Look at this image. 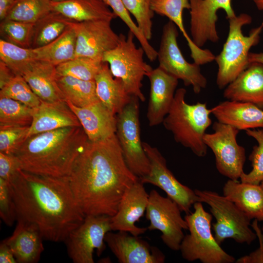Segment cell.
<instances>
[{
	"label": "cell",
	"mask_w": 263,
	"mask_h": 263,
	"mask_svg": "<svg viewBox=\"0 0 263 263\" xmlns=\"http://www.w3.org/2000/svg\"><path fill=\"white\" fill-rule=\"evenodd\" d=\"M138 179L128 167L116 134L99 141L88 140L68 176L85 217L113 216L125 191Z\"/></svg>",
	"instance_id": "cell-1"
},
{
	"label": "cell",
	"mask_w": 263,
	"mask_h": 263,
	"mask_svg": "<svg viewBox=\"0 0 263 263\" xmlns=\"http://www.w3.org/2000/svg\"><path fill=\"white\" fill-rule=\"evenodd\" d=\"M10 184L17 219L36 225L44 240L64 242L85 217L68 177L43 176L21 169Z\"/></svg>",
	"instance_id": "cell-2"
},
{
	"label": "cell",
	"mask_w": 263,
	"mask_h": 263,
	"mask_svg": "<svg viewBox=\"0 0 263 263\" xmlns=\"http://www.w3.org/2000/svg\"><path fill=\"white\" fill-rule=\"evenodd\" d=\"M88 140L81 126L60 128L28 137L15 155L24 171L43 176L68 177Z\"/></svg>",
	"instance_id": "cell-3"
},
{
	"label": "cell",
	"mask_w": 263,
	"mask_h": 263,
	"mask_svg": "<svg viewBox=\"0 0 263 263\" xmlns=\"http://www.w3.org/2000/svg\"><path fill=\"white\" fill-rule=\"evenodd\" d=\"M186 93V90L183 88L176 90L170 109L162 123L165 128L171 132L177 143L190 149L197 156L204 157L207 147L204 137L212 123L211 110L206 103H187Z\"/></svg>",
	"instance_id": "cell-4"
},
{
	"label": "cell",
	"mask_w": 263,
	"mask_h": 263,
	"mask_svg": "<svg viewBox=\"0 0 263 263\" xmlns=\"http://www.w3.org/2000/svg\"><path fill=\"white\" fill-rule=\"evenodd\" d=\"M228 20L226 40L214 60L218 66L216 84L220 89L225 88L248 66L249 50L258 44L263 30L262 22L252 29L248 36L243 34V27L252 21V17L246 13H241Z\"/></svg>",
	"instance_id": "cell-5"
},
{
	"label": "cell",
	"mask_w": 263,
	"mask_h": 263,
	"mask_svg": "<svg viewBox=\"0 0 263 263\" xmlns=\"http://www.w3.org/2000/svg\"><path fill=\"white\" fill-rule=\"evenodd\" d=\"M194 211L186 214L189 233L185 235L179 250L182 257L188 262L199 260L203 263H233L235 258L220 246L211 229L212 216L207 212L202 202L193 205Z\"/></svg>",
	"instance_id": "cell-6"
},
{
	"label": "cell",
	"mask_w": 263,
	"mask_h": 263,
	"mask_svg": "<svg viewBox=\"0 0 263 263\" xmlns=\"http://www.w3.org/2000/svg\"><path fill=\"white\" fill-rule=\"evenodd\" d=\"M134 37L130 30L127 36L120 34L117 45L104 54L102 61L108 64L113 77L122 81L131 95L144 102L145 97L141 90L142 81L152 68L144 61L145 51L141 46L137 47Z\"/></svg>",
	"instance_id": "cell-7"
},
{
	"label": "cell",
	"mask_w": 263,
	"mask_h": 263,
	"mask_svg": "<svg viewBox=\"0 0 263 263\" xmlns=\"http://www.w3.org/2000/svg\"><path fill=\"white\" fill-rule=\"evenodd\" d=\"M199 201L207 204L216 219L212 224L214 238L221 244L231 238L236 242L251 244L257 236L251 229L250 219L233 202L224 195L207 190H194Z\"/></svg>",
	"instance_id": "cell-8"
},
{
	"label": "cell",
	"mask_w": 263,
	"mask_h": 263,
	"mask_svg": "<svg viewBox=\"0 0 263 263\" xmlns=\"http://www.w3.org/2000/svg\"><path fill=\"white\" fill-rule=\"evenodd\" d=\"M139 101L132 96L131 101L116 114L115 134L128 167L141 178L149 173L150 163L141 140Z\"/></svg>",
	"instance_id": "cell-9"
},
{
	"label": "cell",
	"mask_w": 263,
	"mask_h": 263,
	"mask_svg": "<svg viewBox=\"0 0 263 263\" xmlns=\"http://www.w3.org/2000/svg\"><path fill=\"white\" fill-rule=\"evenodd\" d=\"M178 36V28L173 22L169 20L164 25L157 51L159 67L182 80L185 86H191L194 93L198 94L206 88L207 79L202 74L200 65L189 63L185 58L177 43Z\"/></svg>",
	"instance_id": "cell-10"
},
{
	"label": "cell",
	"mask_w": 263,
	"mask_h": 263,
	"mask_svg": "<svg viewBox=\"0 0 263 263\" xmlns=\"http://www.w3.org/2000/svg\"><path fill=\"white\" fill-rule=\"evenodd\" d=\"M213 132L206 133L204 141L212 151L219 172L233 180H238L244 172L245 150L238 144L237 136L239 130L216 121L213 124Z\"/></svg>",
	"instance_id": "cell-11"
},
{
	"label": "cell",
	"mask_w": 263,
	"mask_h": 263,
	"mask_svg": "<svg viewBox=\"0 0 263 263\" xmlns=\"http://www.w3.org/2000/svg\"><path fill=\"white\" fill-rule=\"evenodd\" d=\"M149 194L146 210V218L150 221L148 229L159 230L163 242L170 249L179 250L185 236L183 230H188L180 208L169 197L162 196L155 189H152Z\"/></svg>",
	"instance_id": "cell-12"
},
{
	"label": "cell",
	"mask_w": 263,
	"mask_h": 263,
	"mask_svg": "<svg viewBox=\"0 0 263 263\" xmlns=\"http://www.w3.org/2000/svg\"><path fill=\"white\" fill-rule=\"evenodd\" d=\"M111 217L87 216L64 242L69 258L75 263H94L93 254L100 256L106 248L105 237L111 228Z\"/></svg>",
	"instance_id": "cell-13"
},
{
	"label": "cell",
	"mask_w": 263,
	"mask_h": 263,
	"mask_svg": "<svg viewBox=\"0 0 263 263\" xmlns=\"http://www.w3.org/2000/svg\"><path fill=\"white\" fill-rule=\"evenodd\" d=\"M143 146L149 159L150 170L147 175L139 178L140 181L144 184L158 187L178 205L181 211L186 214L190 213L193 204L200 202L194 190L175 178L168 169L166 159L157 148L145 142H143Z\"/></svg>",
	"instance_id": "cell-14"
},
{
	"label": "cell",
	"mask_w": 263,
	"mask_h": 263,
	"mask_svg": "<svg viewBox=\"0 0 263 263\" xmlns=\"http://www.w3.org/2000/svg\"><path fill=\"white\" fill-rule=\"evenodd\" d=\"M191 38L200 48L208 41L217 42L219 36L216 28L217 11L223 10L227 19L236 16L231 0H189Z\"/></svg>",
	"instance_id": "cell-15"
},
{
	"label": "cell",
	"mask_w": 263,
	"mask_h": 263,
	"mask_svg": "<svg viewBox=\"0 0 263 263\" xmlns=\"http://www.w3.org/2000/svg\"><path fill=\"white\" fill-rule=\"evenodd\" d=\"M111 22L106 20L73 21L76 38L75 57L102 60L104 54L115 47L119 39V35L113 31Z\"/></svg>",
	"instance_id": "cell-16"
},
{
	"label": "cell",
	"mask_w": 263,
	"mask_h": 263,
	"mask_svg": "<svg viewBox=\"0 0 263 263\" xmlns=\"http://www.w3.org/2000/svg\"><path fill=\"white\" fill-rule=\"evenodd\" d=\"M149 196L139 178L125 191L116 213L111 217V230L125 231L136 236L144 234L147 227H139L135 224L144 215Z\"/></svg>",
	"instance_id": "cell-17"
},
{
	"label": "cell",
	"mask_w": 263,
	"mask_h": 263,
	"mask_svg": "<svg viewBox=\"0 0 263 263\" xmlns=\"http://www.w3.org/2000/svg\"><path fill=\"white\" fill-rule=\"evenodd\" d=\"M105 242L120 263H163L166 257L157 247L125 231L107 232Z\"/></svg>",
	"instance_id": "cell-18"
},
{
	"label": "cell",
	"mask_w": 263,
	"mask_h": 263,
	"mask_svg": "<svg viewBox=\"0 0 263 263\" xmlns=\"http://www.w3.org/2000/svg\"><path fill=\"white\" fill-rule=\"evenodd\" d=\"M150 92L147 117L150 127L158 125L168 114L174 99L178 79L159 66L148 75Z\"/></svg>",
	"instance_id": "cell-19"
},
{
	"label": "cell",
	"mask_w": 263,
	"mask_h": 263,
	"mask_svg": "<svg viewBox=\"0 0 263 263\" xmlns=\"http://www.w3.org/2000/svg\"><path fill=\"white\" fill-rule=\"evenodd\" d=\"M66 102L77 116L89 141H99L115 134L116 115L99 101L84 107Z\"/></svg>",
	"instance_id": "cell-20"
},
{
	"label": "cell",
	"mask_w": 263,
	"mask_h": 263,
	"mask_svg": "<svg viewBox=\"0 0 263 263\" xmlns=\"http://www.w3.org/2000/svg\"><path fill=\"white\" fill-rule=\"evenodd\" d=\"M223 95L227 100L250 103L263 110V64L250 63L225 88Z\"/></svg>",
	"instance_id": "cell-21"
},
{
	"label": "cell",
	"mask_w": 263,
	"mask_h": 263,
	"mask_svg": "<svg viewBox=\"0 0 263 263\" xmlns=\"http://www.w3.org/2000/svg\"><path fill=\"white\" fill-rule=\"evenodd\" d=\"M43 240L36 225L17 219L13 234L3 240L12 249L17 263H36L44 250Z\"/></svg>",
	"instance_id": "cell-22"
},
{
	"label": "cell",
	"mask_w": 263,
	"mask_h": 263,
	"mask_svg": "<svg viewBox=\"0 0 263 263\" xmlns=\"http://www.w3.org/2000/svg\"><path fill=\"white\" fill-rule=\"evenodd\" d=\"M210 110L217 121L239 131L263 128V110L252 103L227 100Z\"/></svg>",
	"instance_id": "cell-23"
},
{
	"label": "cell",
	"mask_w": 263,
	"mask_h": 263,
	"mask_svg": "<svg viewBox=\"0 0 263 263\" xmlns=\"http://www.w3.org/2000/svg\"><path fill=\"white\" fill-rule=\"evenodd\" d=\"M81 126L73 111L65 101H41L34 109L28 137L37 134L68 127Z\"/></svg>",
	"instance_id": "cell-24"
},
{
	"label": "cell",
	"mask_w": 263,
	"mask_h": 263,
	"mask_svg": "<svg viewBox=\"0 0 263 263\" xmlns=\"http://www.w3.org/2000/svg\"><path fill=\"white\" fill-rule=\"evenodd\" d=\"M56 67L45 62L34 60L21 74L33 92L42 101L56 102L65 101L56 83Z\"/></svg>",
	"instance_id": "cell-25"
},
{
	"label": "cell",
	"mask_w": 263,
	"mask_h": 263,
	"mask_svg": "<svg viewBox=\"0 0 263 263\" xmlns=\"http://www.w3.org/2000/svg\"><path fill=\"white\" fill-rule=\"evenodd\" d=\"M223 195L250 219L263 221V190L260 185L229 179L223 187Z\"/></svg>",
	"instance_id": "cell-26"
},
{
	"label": "cell",
	"mask_w": 263,
	"mask_h": 263,
	"mask_svg": "<svg viewBox=\"0 0 263 263\" xmlns=\"http://www.w3.org/2000/svg\"><path fill=\"white\" fill-rule=\"evenodd\" d=\"M52 11L58 12L73 21L106 20L117 17L102 0H65L51 2Z\"/></svg>",
	"instance_id": "cell-27"
},
{
	"label": "cell",
	"mask_w": 263,
	"mask_h": 263,
	"mask_svg": "<svg viewBox=\"0 0 263 263\" xmlns=\"http://www.w3.org/2000/svg\"><path fill=\"white\" fill-rule=\"evenodd\" d=\"M94 81L99 101L113 114L119 113L131 101L132 96L127 92L122 81L113 77L108 63H103Z\"/></svg>",
	"instance_id": "cell-28"
},
{
	"label": "cell",
	"mask_w": 263,
	"mask_h": 263,
	"mask_svg": "<svg viewBox=\"0 0 263 263\" xmlns=\"http://www.w3.org/2000/svg\"><path fill=\"white\" fill-rule=\"evenodd\" d=\"M72 23L60 36L51 42L33 48L35 60L56 66L74 58L76 38Z\"/></svg>",
	"instance_id": "cell-29"
},
{
	"label": "cell",
	"mask_w": 263,
	"mask_h": 263,
	"mask_svg": "<svg viewBox=\"0 0 263 263\" xmlns=\"http://www.w3.org/2000/svg\"><path fill=\"white\" fill-rule=\"evenodd\" d=\"M56 81L65 101L78 107H84L99 101L94 80L86 81L56 75Z\"/></svg>",
	"instance_id": "cell-30"
},
{
	"label": "cell",
	"mask_w": 263,
	"mask_h": 263,
	"mask_svg": "<svg viewBox=\"0 0 263 263\" xmlns=\"http://www.w3.org/2000/svg\"><path fill=\"white\" fill-rule=\"evenodd\" d=\"M151 8L154 13L167 17L173 22L186 39L192 58L201 56L204 50L196 46L188 34L183 22V11L189 10V0H152Z\"/></svg>",
	"instance_id": "cell-31"
},
{
	"label": "cell",
	"mask_w": 263,
	"mask_h": 263,
	"mask_svg": "<svg viewBox=\"0 0 263 263\" xmlns=\"http://www.w3.org/2000/svg\"><path fill=\"white\" fill-rule=\"evenodd\" d=\"M72 22L60 13L52 11L35 23L32 48L51 42L69 27Z\"/></svg>",
	"instance_id": "cell-32"
},
{
	"label": "cell",
	"mask_w": 263,
	"mask_h": 263,
	"mask_svg": "<svg viewBox=\"0 0 263 263\" xmlns=\"http://www.w3.org/2000/svg\"><path fill=\"white\" fill-rule=\"evenodd\" d=\"M34 111L19 101L0 96V127H30Z\"/></svg>",
	"instance_id": "cell-33"
},
{
	"label": "cell",
	"mask_w": 263,
	"mask_h": 263,
	"mask_svg": "<svg viewBox=\"0 0 263 263\" xmlns=\"http://www.w3.org/2000/svg\"><path fill=\"white\" fill-rule=\"evenodd\" d=\"M103 63L101 60L88 57H75L56 66V75L71 76L86 81L94 80Z\"/></svg>",
	"instance_id": "cell-34"
},
{
	"label": "cell",
	"mask_w": 263,
	"mask_h": 263,
	"mask_svg": "<svg viewBox=\"0 0 263 263\" xmlns=\"http://www.w3.org/2000/svg\"><path fill=\"white\" fill-rule=\"evenodd\" d=\"M51 2V0H16L4 19L35 23L52 11Z\"/></svg>",
	"instance_id": "cell-35"
},
{
	"label": "cell",
	"mask_w": 263,
	"mask_h": 263,
	"mask_svg": "<svg viewBox=\"0 0 263 263\" xmlns=\"http://www.w3.org/2000/svg\"><path fill=\"white\" fill-rule=\"evenodd\" d=\"M0 59L16 75H19L35 60L33 48H22L1 38L0 39Z\"/></svg>",
	"instance_id": "cell-36"
},
{
	"label": "cell",
	"mask_w": 263,
	"mask_h": 263,
	"mask_svg": "<svg viewBox=\"0 0 263 263\" xmlns=\"http://www.w3.org/2000/svg\"><path fill=\"white\" fill-rule=\"evenodd\" d=\"M35 24L14 20H2L1 38L22 48H32Z\"/></svg>",
	"instance_id": "cell-37"
},
{
	"label": "cell",
	"mask_w": 263,
	"mask_h": 263,
	"mask_svg": "<svg viewBox=\"0 0 263 263\" xmlns=\"http://www.w3.org/2000/svg\"><path fill=\"white\" fill-rule=\"evenodd\" d=\"M0 89V96L19 101L33 109L38 107L41 102L21 75H16Z\"/></svg>",
	"instance_id": "cell-38"
},
{
	"label": "cell",
	"mask_w": 263,
	"mask_h": 263,
	"mask_svg": "<svg viewBox=\"0 0 263 263\" xmlns=\"http://www.w3.org/2000/svg\"><path fill=\"white\" fill-rule=\"evenodd\" d=\"M113 12L128 26L129 30L134 35L145 51L148 58L151 61L157 59V51L151 45L132 19L129 12L125 8L122 0H102Z\"/></svg>",
	"instance_id": "cell-39"
},
{
	"label": "cell",
	"mask_w": 263,
	"mask_h": 263,
	"mask_svg": "<svg viewBox=\"0 0 263 263\" xmlns=\"http://www.w3.org/2000/svg\"><path fill=\"white\" fill-rule=\"evenodd\" d=\"M245 132L247 135L255 139L258 145L253 147L249 157L252 170L248 173L244 172L240 179L242 182L260 185L263 181V130H247Z\"/></svg>",
	"instance_id": "cell-40"
},
{
	"label": "cell",
	"mask_w": 263,
	"mask_h": 263,
	"mask_svg": "<svg viewBox=\"0 0 263 263\" xmlns=\"http://www.w3.org/2000/svg\"><path fill=\"white\" fill-rule=\"evenodd\" d=\"M125 8L135 19L136 24L149 41L152 38L154 12L151 8L152 0H122Z\"/></svg>",
	"instance_id": "cell-41"
},
{
	"label": "cell",
	"mask_w": 263,
	"mask_h": 263,
	"mask_svg": "<svg viewBox=\"0 0 263 263\" xmlns=\"http://www.w3.org/2000/svg\"><path fill=\"white\" fill-rule=\"evenodd\" d=\"M30 127H0V152L15 155L28 138Z\"/></svg>",
	"instance_id": "cell-42"
},
{
	"label": "cell",
	"mask_w": 263,
	"mask_h": 263,
	"mask_svg": "<svg viewBox=\"0 0 263 263\" xmlns=\"http://www.w3.org/2000/svg\"><path fill=\"white\" fill-rule=\"evenodd\" d=\"M0 216L3 222L11 226L17 219L16 204L11 185L0 178Z\"/></svg>",
	"instance_id": "cell-43"
},
{
	"label": "cell",
	"mask_w": 263,
	"mask_h": 263,
	"mask_svg": "<svg viewBox=\"0 0 263 263\" xmlns=\"http://www.w3.org/2000/svg\"><path fill=\"white\" fill-rule=\"evenodd\" d=\"M21 169L19 162L15 155L0 152V178L11 184Z\"/></svg>",
	"instance_id": "cell-44"
},
{
	"label": "cell",
	"mask_w": 263,
	"mask_h": 263,
	"mask_svg": "<svg viewBox=\"0 0 263 263\" xmlns=\"http://www.w3.org/2000/svg\"><path fill=\"white\" fill-rule=\"evenodd\" d=\"M251 226L258 237L260 246L249 255L240 257L235 261V263H263V237L262 231L258 225V220L255 219Z\"/></svg>",
	"instance_id": "cell-45"
},
{
	"label": "cell",
	"mask_w": 263,
	"mask_h": 263,
	"mask_svg": "<svg viewBox=\"0 0 263 263\" xmlns=\"http://www.w3.org/2000/svg\"><path fill=\"white\" fill-rule=\"evenodd\" d=\"M0 263H17L12 249L4 240L0 244Z\"/></svg>",
	"instance_id": "cell-46"
},
{
	"label": "cell",
	"mask_w": 263,
	"mask_h": 263,
	"mask_svg": "<svg viewBox=\"0 0 263 263\" xmlns=\"http://www.w3.org/2000/svg\"><path fill=\"white\" fill-rule=\"evenodd\" d=\"M16 75L6 64L0 60V88L2 87Z\"/></svg>",
	"instance_id": "cell-47"
},
{
	"label": "cell",
	"mask_w": 263,
	"mask_h": 263,
	"mask_svg": "<svg viewBox=\"0 0 263 263\" xmlns=\"http://www.w3.org/2000/svg\"><path fill=\"white\" fill-rule=\"evenodd\" d=\"M16 0H0V19L4 20Z\"/></svg>",
	"instance_id": "cell-48"
},
{
	"label": "cell",
	"mask_w": 263,
	"mask_h": 263,
	"mask_svg": "<svg viewBox=\"0 0 263 263\" xmlns=\"http://www.w3.org/2000/svg\"><path fill=\"white\" fill-rule=\"evenodd\" d=\"M249 63L258 62L263 64V52L259 53L250 52L248 56Z\"/></svg>",
	"instance_id": "cell-49"
},
{
	"label": "cell",
	"mask_w": 263,
	"mask_h": 263,
	"mask_svg": "<svg viewBox=\"0 0 263 263\" xmlns=\"http://www.w3.org/2000/svg\"><path fill=\"white\" fill-rule=\"evenodd\" d=\"M258 9L263 11V0H252Z\"/></svg>",
	"instance_id": "cell-50"
},
{
	"label": "cell",
	"mask_w": 263,
	"mask_h": 263,
	"mask_svg": "<svg viewBox=\"0 0 263 263\" xmlns=\"http://www.w3.org/2000/svg\"><path fill=\"white\" fill-rule=\"evenodd\" d=\"M63 0H51V1H61Z\"/></svg>",
	"instance_id": "cell-51"
},
{
	"label": "cell",
	"mask_w": 263,
	"mask_h": 263,
	"mask_svg": "<svg viewBox=\"0 0 263 263\" xmlns=\"http://www.w3.org/2000/svg\"><path fill=\"white\" fill-rule=\"evenodd\" d=\"M260 186L262 188L263 190V181L261 182V183L260 184Z\"/></svg>",
	"instance_id": "cell-52"
},
{
	"label": "cell",
	"mask_w": 263,
	"mask_h": 263,
	"mask_svg": "<svg viewBox=\"0 0 263 263\" xmlns=\"http://www.w3.org/2000/svg\"><path fill=\"white\" fill-rule=\"evenodd\" d=\"M261 231H262V235H263V225Z\"/></svg>",
	"instance_id": "cell-53"
}]
</instances>
